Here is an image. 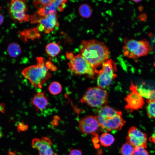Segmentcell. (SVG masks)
I'll return each mask as SVG.
<instances>
[{
    "mask_svg": "<svg viewBox=\"0 0 155 155\" xmlns=\"http://www.w3.org/2000/svg\"><path fill=\"white\" fill-rule=\"evenodd\" d=\"M80 15L84 18H88L91 16L92 10L91 7L88 5L84 4L81 5L79 8Z\"/></svg>",
    "mask_w": 155,
    "mask_h": 155,
    "instance_id": "d6986e66",
    "label": "cell"
},
{
    "mask_svg": "<svg viewBox=\"0 0 155 155\" xmlns=\"http://www.w3.org/2000/svg\"></svg>",
    "mask_w": 155,
    "mask_h": 155,
    "instance_id": "836d02e7",
    "label": "cell"
},
{
    "mask_svg": "<svg viewBox=\"0 0 155 155\" xmlns=\"http://www.w3.org/2000/svg\"><path fill=\"white\" fill-rule=\"evenodd\" d=\"M36 60V64L24 68L22 73L34 87L41 88L51 77L52 74L49 71L42 57H37Z\"/></svg>",
    "mask_w": 155,
    "mask_h": 155,
    "instance_id": "3957f363",
    "label": "cell"
},
{
    "mask_svg": "<svg viewBox=\"0 0 155 155\" xmlns=\"http://www.w3.org/2000/svg\"><path fill=\"white\" fill-rule=\"evenodd\" d=\"M61 84L56 81L51 82L49 86L48 89L49 92L53 95H57L60 93L62 90Z\"/></svg>",
    "mask_w": 155,
    "mask_h": 155,
    "instance_id": "44dd1931",
    "label": "cell"
},
{
    "mask_svg": "<svg viewBox=\"0 0 155 155\" xmlns=\"http://www.w3.org/2000/svg\"><path fill=\"white\" fill-rule=\"evenodd\" d=\"M150 100H155V89L152 90L150 96L148 99Z\"/></svg>",
    "mask_w": 155,
    "mask_h": 155,
    "instance_id": "f546056e",
    "label": "cell"
},
{
    "mask_svg": "<svg viewBox=\"0 0 155 155\" xmlns=\"http://www.w3.org/2000/svg\"><path fill=\"white\" fill-rule=\"evenodd\" d=\"M100 126L96 116L88 115L82 118L79 122L80 131L86 134L98 136Z\"/></svg>",
    "mask_w": 155,
    "mask_h": 155,
    "instance_id": "8fae6325",
    "label": "cell"
},
{
    "mask_svg": "<svg viewBox=\"0 0 155 155\" xmlns=\"http://www.w3.org/2000/svg\"><path fill=\"white\" fill-rule=\"evenodd\" d=\"M108 94L98 86L88 88L80 100L82 103L92 107H101L108 103Z\"/></svg>",
    "mask_w": 155,
    "mask_h": 155,
    "instance_id": "8992f818",
    "label": "cell"
},
{
    "mask_svg": "<svg viewBox=\"0 0 155 155\" xmlns=\"http://www.w3.org/2000/svg\"><path fill=\"white\" fill-rule=\"evenodd\" d=\"M132 0L135 2H138L141 1L142 0Z\"/></svg>",
    "mask_w": 155,
    "mask_h": 155,
    "instance_id": "1f68e13d",
    "label": "cell"
},
{
    "mask_svg": "<svg viewBox=\"0 0 155 155\" xmlns=\"http://www.w3.org/2000/svg\"><path fill=\"white\" fill-rule=\"evenodd\" d=\"M137 90L142 97L146 98V99H148L149 98L151 93V90L143 88L141 86H140Z\"/></svg>",
    "mask_w": 155,
    "mask_h": 155,
    "instance_id": "d4e9b609",
    "label": "cell"
},
{
    "mask_svg": "<svg viewBox=\"0 0 155 155\" xmlns=\"http://www.w3.org/2000/svg\"><path fill=\"white\" fill-rule=\"evenodd\" d=\"M146 102L147 103L146 110L148 117L150 118L155 119V100L146 99Z\"/></svg>",
    "mask_w": 155,
    "mask_h": 155,
    "instance_id": "ffe728a7",
    "label": "cell"
},
{
    "mask_svg": "<svg viewBox=\"0 0 155 155\" xmlns=\"http://www.w3.org/2000/svg\"><path fill=\"white\" fill-rule=\"evenodd\" d=\"M67 0H55L54 1L58 7V10L62 11L65 6V4Z\"/></svg>",
    "mask_w": 155,
    "mask_h": 155,
    "instance_id": "484cf974",
    "label": "cell"
},
{
    "mask_svg": "<svg viewBox=\"0 0 155 155\" xmlns=\"http://www.w3.org/2000/svg\"><path fill=\"white\" fill-rule=\"evenodd\" d=\"M126 139L127 142L135 147L141 146L147 147V134L135 126H132L129 128Z\"/></svg>",
    "mask_w": 155,
    "mask_h": 155,
    "instance_id": "7c38bea8",
    "label": "cell"
},
{
    "mask_svg": "<svg viewBox=\"0 0 155 155\" xmlns=\"http://www.w3.org/2000/svg\"><path fill=\"white\" fill-rule=\"evenodd\" d=\"M154 67H155V62H154Z\"/></svg>",
    "mask_w": 155,
    "mask_h": 155,
    "instance_id": "d6a6232c",
    "label": "cell"
},
{
    "mask_svg": "<svg viewBox=\"0 0 155 155\" xmlns=\"http://www.w3.org/2000/svg\"><path fill=\"white\" fill-rule=\"evenodd\" d=\"M124 43L123 55L130 59H135L146 56L153 49V47L146 39L137 40L125 38Z\"/></svg>",
    "mask_w": 155,
    "mask_h": 155,
    "instance_id": "277c9868",
    "label": "cell"
},
{
    "mask_svg": "<svg viewBox=\"0 0 155 155\" xmlns=\"http://www.w3.org/2000/svg\"><path fill=\"white\" fill-rule=\"evenodd\" d=\"M45 64L46 67L49 70L52 71H55L57 70V68L56 67L50 62H45Z\"/></svg>",
    "mask_w": 155,
    "mask_h": 155,
    "instance_id": "83f0119b",
    "label": "cell"
},
{
    "mask_svg": "<svg viewBox=\"0 0 155 155\" xmlns=\"http://www.w3.org/2000/svg\"><path fill=\"white\" fill-rule=\"evenodd\" d=\"M122 114V111L107 105L101 107L96 116L100 127L107 132L120 130L126 123Z\"/></svg>",
    "mask_w": 155,
    "mask_h": 155,
    "instance_id": "7a4b0ae2",
    "label": "cell"
},
{
    "mask_svg": "<svg viewBox=\"0 0 155 155\" xmlns=\"http://www.w3.org/2000/svg\"><path fill=\"white\" fill-rule=\"evenodd\" d=\"M28 128V126L22 122L19 123L17 126V129L19 131H26Z\"/></svg>",
    "mask_w": 155,
    "mask_h": 155,
    "instance_id": "4316f807",
    "label": "cell"
},
{
    "mask_svg": "<svg viewBox=\"0 0 155 155\" xmlns=\"http://www.w3.org/2000/svg\"><path fill=\"white\" fill-rule=\"evenodd\" d=\"M4 21V18L3 15L0 13V25Z\"/></svg>",
    "mask_w": 155,
    "mask_h": 155,
    "instance_id": "4dcf8cb0",
    "label": "cell"
},
{
    "mask_svg": "<svg viewBox=\"0 0 155 155\" xmlns=\"http://www.w3.org/2000/svg\"><path fill=\"white\" fill-rule=\"evenodd\" d=\"M80 53L95 71L97 68L109 59L110 55L108 48L102 42L94 39L83 40L79 47Z\"/></svg>",
    "mask_w": 155,
    "mask_h": 155,
    "instance_id": "6da1fadb",
    "label": "cell"
},
{
    "mask_svg": "<svg viewBox=\"0 0 155 155\" xmlns=\"http://www.w3.org/2000/svg\"><path fill=\"white\" fill-rule=\"evenodd\" d=\"M45 51L50 56L54 57L59 54L61 51V49L58 43L52 42L46 45Z\"/></svg>",
    "mask_w": 155,
    "mask_h": 155,
    "instance_id": "2e32d148",
    "label": "cell"
},
{
    "mask_svg": "<svg viewBox=\"0 0 155 155\" xmlns=\"http://www.w3.org/2000/svg\"><path fill=\"white\" fill-rule=\"evenodd\" d=\"M57 10H58V7L54 1L39 9L37 13L40 16L45 17L56 14Z\"/></svg>",
    "mask_w": 155,
    "mask_h": 155,
    "instance_id": "9a60e30c",
    "label": "cell"
},
{
    "mask_svg": "<svg viewBox=\"0 0 155 155\" xmlns=\"http://www.w3.org/2000/svg\"><path fill=\"white\" fill-rule=\"evenodd\" d=\"M145 148L141 146L135 147L133 155H149V153Z\"/></svg>",
    "mask_w": 155,
    "mask_h": 155,
    "instance_id": "603a6c76",
    "label": "cell"
},
{
    "mask_svg": "<svg viewBox=\"0 0 155 155\" xmlns=\"http://www.w3.org/2000/svg\"><path fill=\"white\" fill-rule=\"evenodd\" d=\"M99 140L102 146L107 147L111 146L114 143L115 138L111 134L107 132H104L100 135Z\"/></svg>",
    "mask_w": 155,
    "mask_h": 155,
    "instance_id": "e0dca14e",
    "label": "cell"
},
{
    "mask_svg": "<svg viewBox=\"0 0 155 155\" xmlns=\"http://www.w3.org/2000/svg\"><path fill=\"white\" fill-rule=\"evenodd\" d=\"M30 20L31 23L39 24V29L45 33H49L59 25L56 14L42 17L36 12L31 16Z\"/></svg>",
    "mask_w": 155,
    "mask_h": 155,
    "instance_id": "ba28073f",
    "label": "cell"
},
{
    "mask_svg": "<svg viewBox=\"0 0 155 155\" xmlns=\"http://www.w3.org/2000/svg\"><path fill=\"white\" fill-rule=\"evenodd\" d=\"M7 51L8 55L10 57L16 58L19 56L21 54V49L18 43L13 42L8 46Z\"/></svg>",
    "mask_w": 155,
    "mask_h": 155,
    "instance_id": "ac0fdd59",
    "label": "cell"
},
{
    "mask_svg": "<svg viewBox=\"0 0 155 155\" xmlns=\"http://www.w3.org/2000/svg\"><path fill=\"white\" fill-rule=\"evenodd\" d=\"M27 10L26 0H10L9 12L14 20L21 22L26 21L28 18L26 13Z\"/></svg>",
    "mask_w": 155,
    "mask_h": 155,
    "instance_id": "30bf717a",
    "label": "cell"
},
{
    "mask_svg": "<svg viewBox=\"0 0 155 155\" xmlns=\"http://www.w3.org/2000/svg\"><path fill=\"white\" fill-rule=\"evenodd\" d=\"M51 140L48 137L35 138L32 140L31 146L38 152V155H58L53 150Z\"/></svg>",
    "mask_w": 155,
    "mask_h": 155,
    "instance_id": "4fadbf2b",
    "label": "cell"
},
{
    "mask_svg": "<svg viewBox=\"0 0 155 155\" xmlns=\"http://www.w3.org/2000/svg\"><path fill=\"white\" fill-rule=\"evenodd\" d=\"M134 147L130 143L126 142L121 148L122 155H133Z\"/></svg>",
    "mask_w": 155,
    "mask_h": 155,
    "instance_id": "7402d4cb",
    "label": "cell"
},
{
    "mask_svg": "<svg viewBox=\"0 0 155 155\" xmlns=\"http://www.w3.org/2000/svg\"><path fill=\"white\" fill-rule=\"evenodd\" d=\"M31 103L38 111H42L47 107L49 101L45 92L40 91L34 95Z\"/></svg>",
    "mask_w": 155,
    "mask_h": 155,
    "instance_id": "5bb4252c",
    "label": "cell"
},
{
    "mask_svg": "<svg viewBox=\"0 0 155 155\" xmlns=\"http://www.w3.org/2000/svg\"><path fill=\"white\" fill-rule=\"evenodd\" d=\"M117 70L116 65L112 59H109L103 63L96 73L98 86L104 89L109 87L117 77Z\"/></svg>",
    "mask_w": 155,
    "mask_h": 155,
    "instance_id": "52a82bcc",
    "label": "cell"
},
{
    "mask_svg": "<svg viewBox=\"0 0 155 155\" xmlns=\"http://www.w3.org/2000/svg\"><path fill=\"white\" fill-rule=\"evenodd\" d=\"M53 0H35L34 4L36 7L40 9L42 7L49 4Z\"/></svg>",
    "mask_w": 155,
    "mask_h": 155,
    "instance_id": "cb8c5ba5",
    "label": "cell"
},
{
    "mask_svg": "<svg viewBox=\"0 0 155 155\" xmlns=\"http://www.w3.org/2000/svg\"><path fill=\"white\" fill-rule=\"evenodd\" d=\"M69 155H82V154L80 150L74 149L70 151Z\"/></svg>",
    "mask_w": 155,
    "mask_h": 155,
    "instance_id": "f1b7e54d",
    "label": "cell"
},
{
    "mask_svg": "<svg viewBox=\"0 0 155 155\" xmlns=\"http://www.w3.org/2000/svg\"><path fill=\"white\" fill-rule=\"evenodd\" d=\"M130 90L131 92L125 98L126 104L125 108V110L131 112L134 110H138L142 108L145 103L144 99L132 81L131 82Z\"/></svg>",
    "mask_w": 155,
    "mask_h": 155,
    "instance_id": "9c48e42d",
    "label": "cell"
},
{
    "mask_svg": "<svg viewBox=\"0 0 155 155\" xmlns=\"http://www.w3.org/2000/svg\"><path fill=\"white\" fill-rule=\"evenodd\" d=\"M66 57L69 60L68 63L69 69L75 75H86L93 78L96 74L95 71L80 53L74 55L71 52H67Z\"/></svg>",
    "mask_w": 155,
    "mask_h": 155,
    "instance_id": "5b68a950",
    "label": "cell"
}]
</instances>
